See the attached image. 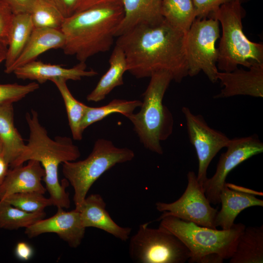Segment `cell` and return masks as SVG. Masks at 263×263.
Segmentation results:
<instances>
[{
    "label": "cell",
    "mask_w": 263,
    "mask_h": 263,
    "mask_svg": "<svg viewBox=\"0 0 263 263\" xmlns=\"http://www.w3.org/2000/svg\"><path fill=\"white\" fill-rule=\"evenodd\" d=\"M219 25L213 18H196L186 33L185 50L190 76L203 71L212 83L218 80L215 43L220 37Z\"/></svg>",
    "instance_id": "cell-9"
},
{
    "label": "cell",
    "mask_w": 263,
    "mask_h": 263,
    "mask_svg": "<svg viewBox=\"0 0 263 263\" xmlns=\"http://www.w3.org/2000/svg\"><path fill=\"white\" fill-rule=\"evenodd\" d=\"M134 156L132 150L99 138L87 158L62 164L63 175L74 190L75 208L78 209L92 186L103 173L117 164L132 161Z\"/></svg>",
    "instance_id": "cell-7"
},
{
    "label": "cell",
    "mask_w": 263,
    "mask_h": 263,
    "mask_svg": "<svg viewBox=\"0 0 263 263\" xmlns=\"http://www.w3.org/2000/svg\"><path fill=\"white\" fill-rule=\"evenodd\" d=\"M123 16L122 4H118L91 8L65 18L60 29L65 37L64 53L85 62L109 51Z\"/></svg>",
    "instance_id": "cell-3"
},
{
    "label": "cell",
    "mask_w": 263,
    "mask_h": 263,
    "mask_svg": "<svg viewBox=\"0 0 263 263\" xmlns=\"http://www.w3.org/2000/svg\"><path fill=\"white\" fill-rule=\"evenodd\" d=\"M150 223L140 225L131 238L129 252L131 258L139 263H184L190 252L176 236L159 226L149 227Z\"/></svg>",
    "instance_id": "cell-8"
},
{
    "label": "cell",
    "mask_w": 263,
    "mask_h": 263,
    "mask_svg": "<svg viewBox=\"0 0 263 263\" xmlns=\"http://www.w3.org/2000/svg\"><path fill=\"white\" fill-rule=\"evenodd\" d=\"M51 81L57 87L63 100L73 139L78 141L82 140L83 132L81 125L87 105L74 97L67 85V80L57 78Z\"/></svg>",
    "instance_id": "cell-26"
},
{
    "label": "cell",
    "mask_w": 263,
    "mask_h": 263,
    "mask_svg": "<svg viewBox=\"0 0 263 263\" xmlns=\"http://www.w3.org/2000/svg\"><path fill=\"white\" fill-rule=\"evenodd\" d=\"M13 15L9 8L0 0V42L7 45Z\"/></svg>",
    "instance_id": "cell-33"
},
{
    "label": "cell",
    "mask_w": 263,
    "mask_h": 263,
    "mask_svg": "<svg viewBox=\"0 0 263 263\" xmlns=\"http://www.w3.org/2000/svg\"><path fill=\"white\" fill-rule=\"evenodd\" d=\"M142 101L139 100H128L114 99L107 105L99 107L87 106L81 129L83 132L89 126L101 121L111 114L121 113L125 117L133 113L134 110L140 107Z\"/></svg>",
    "instance_id": "cell-27"
},
{
    "label": "cell",
    "mask_w": 263,
    "mask_h": 263,
    "mask_svg": "<svg viewBox=\"0 0 263 263\" xmlns=\"http://www.w3.org/2000/svg\"><path fill=\"white\" fill-rule=\"evenodd\" d=\"M9 164L3 154L0 155V188L1 186L8 170Z\"/></svg>",
    "instance_id": "cell-39"
},
{
    "label": "cell",
    "mask_w": 263,
    "mask_h": 263,
    "mask_svg": "<svg viewBox=\"0 0 263 263\" xmlns=\"http://www.w3.org/2000/svg\"><path fill=\"white\" fill-rule=\"evenodd\" d=\"M230 263H263V225L248 226L240 235Z\"/></svg>",
    "instance_id": "cell-23"
},
{
    "label": "cell",
    "mask_w": 263,
    "mask_h": 263,
    "mask_svg": "<svg viewBox=\"0 0 263 263\" xmlns=\"http://www.w3.org/2000/svg\"><path fill=\"white\" fill-rule=\"evenodd\" d=\"M143 94L140 110L127 117L144 147L162 155V141L172 134L174 119L172 113L163 103L165 94L173 80L169 72L161 70L153 73Z\"/></svg>",
    "instance_id": "cell-4"
},
{
    "label": "cell",
    "mask_w": 263,
    "mask_h": 263,
    "mask_svg": "<svg viewBox=\"0 0 263 263\" xmlns=\"http://www.w3.org/2000/svg\"><path fill=\"white\" fill-rule=\"evenodd\" d=\"M245 14L239 1L231 0L208 17L216 19L222 26L217 67L222 72H231L238 65L249 68L253 64L263 63V44L250 41L243 32Z\"/></svg>",
    "instance_id": "cell-5"
},
{
    "label": "cell",
    "mask_w": 263,
    "mask_h": 263,
    "mask_svg": "<svg viewBox=\"0 0 263 263\" xmlns=\"http://www.w3.org/2000/svg\"><path fill=\"white\" fill-rule=\"evenodd\" d=\"M186 34L164 19L157 24L131 28L117 37L115 45L124 53L127 71L136 78L150 77L165 70L180 82L188 75Z\"/></svg>",
    "instance_id": "cell-1"
},
{
    "label": "cell",
    "mask_w": 263,
    "mask_h": 263,
    "mask_svg": "<svg viewBox=\"0 0 263 263\" xmlns=\"http://www.w3.org/2000/svg\"><path fill=\"white\" fill-rule=\"evenodd\" d=\"M34 28L29 13L13 15L9 33L4 72L7 71L21 54Z\"/></svg>",
    "instance_id": "cell-24"
},
{
    "label": "cell",
    "mask_w": 263,
    "mask_h": 263,
    "mask_svg": "<svg viewBox=\"0 0 263 263\" xmlns=\"http://www.w3.org/2000/svg\"><path fill=\"white\" fill-rule=\"evenodd\" d=\"M25 119L29 130L28 143L10 168L22 165L30 160L39 162L45 171L43 181L53 206L69 208L71 201L66 188L69 183L65 178L60 183L58 169L60 164L78 159L81 155L80 150L70 137L57 136L51 138L40 124L36 110L32 109L30 113H26Z\"/></svg>",
    "instance_id": "cell-2"
},
{
    "label": "cell",
    "mask_w": 263,
    "mask_h": 263,
    "mask_svg": "<svg viewBox=\"0 0 263 263\" xmlns=\"http://www.w3.org/2000/svg\"><path fill=\"white\" fill-rule=\"evenodd\" d=\"M123 0H77L75 12L91 8L122 4Z\"/></svg>",
    "instance_id": "cell-36"
},
{
    "label": "cell",
    "mask_w": 263,
    "mask_h": 263,
    "mask_svg": "<svg viewBox=\"0 0 263 263\" xmlns=\"http://www.w3.org/2000/svg\"><path fill=\"white\" fill-rule=\"evenodd\" d=\"M29 14L34 28L60 30L65 19L56 7L45 0H36Z\"/></svg>",
    "instance_id": "cell-29"
},
{
    "label": "cell",
    "mask_w": 263,
    "mask_h": 263,
    "mask_svg": "<svg viewBox=\"0 0 263 263\" xmlns=\"http://www.w3.org/2000/svg\"><path fill=\"white\" fill-rule=\"evenodd\" d=\"M182 112L185 117L190 142L197 155V181L203 187L207 179L209 164L222 149L226 148L230 139L222 132L210 127L202 115L193 113L188 107H182Z\"/></svg>",
    "instance_id": "cell-11"
},
{
    "label": "cell",
    "mask_w": 263,
    "mask_h": 263,
    "mask_svg": "<svg viewBox=\"0 0 263 263\" xmlns=\"http://www.w3.org/2000/svg\"><path fill=\"white\" fill-rule=\"evenodd\" d=\"M159 226L167 230L178 239L190 252V261L204 255L215 253L224 259L234 253L238 240L245 225L234 224L229 229L218 230L198 225L171 215L160 216Z\"/></svg>",
    "instance_id": "cell-6"
},
{
    "label": "cell",
    "mask_w": 263,
    "mask_h": 263,
    "mask_svg": "<svg viewBox=\"0 0 263 263\" xmlns=\"http://www.w3.org/2000/svg\"><path fill=\"white\" fill-rule=\"evenodd\" d=\"M65 37L59 29L34 28L29 39L20 56L6 74L36 60L41 54L51 49H62Z\"/></svg>",
    "instance_id": "cell-19"
},
{
    "label": "cell",
    "mask_w": 263,
    "mask_h": 263,
    "mask_svg": "<svg viewBox=\"0 0 263 263\" xmlns=\"http://www.w3.org/2000/svg\"><path fill=\"white\" fill-rule=\"evenodd\" d=\"M248 70L237 68L228 72H218L217 80L223 89L214 98L236 95L263 97V63H255Z\"/></svg>",
    "instance_id": "cell-14"
},
{
    "label": "cell",
    "mask_w": 263,
    "mask_h": 263,
    "mask_svg": "<svg viewBox=\"0 0 263 263\" xmlns=\"http://www.w3.org/2000/svg\"><path fill=\"white\" fill-rule=\"evenodd\" d=\"M7 50V45L0 42V64L5 61Z\"/></svg>",
    "instance_id": "cell-40"
},
{
    "label": "cell",
    "mask_w": 263,
    "mask_h": 263,
    "mask_svg": "<svg viewBox=\"0 0 263 263\" xmlns=\"http://www.w3.org/2000/svg\"><path fill=\"white\" fill-rule=\"evenodd\" d=\"M161 13L166 21L185 33L196 18L192 0H162Z\"/></svg>",
    "instance_id": "cell-25"
},
{
    "label": "cell",
    "mask_w": 263,
    "mask_h": 263,
    "mask_svg": "<svg viewBox=\"0 0 263 263\" xmlns=\"http://www.w3.org/2000/svg\"><path fill=\"white\" fill-rule=\"evenodd\" d=\"M225 259L215 253H209L190 261L189 263H223Z\"/></svg>",
    "instance_id": "cell-38"
},
{
    "label": "cell",
    "mask_w": 263,
    "mask_h": 263,
    "mask_svg": "<svg viewBox=\"0 0 263 263\" xmlns=\"http://www.w3.org/2000/svg\"><path fill=\"white\" fill-rule=\"evenodd\" d=\"M13 73L19 79H29L38 84L57 78L79 81L84 77L98 75L93 69L87 70L84 62H79L72 68H66L61 65L45 63L36 60L16 69Z\"/></svg>",
    "instance_id": "cell-15"
},
{
    "label": "cell",
    "mask_w": 263,
    "mask_h": 263,
    "mask_svg": "<svg viewBox=\"0 0 263 263\" xmlns=\"http://www.w3.org/2000/svg\"><path fill=\"white\" fill-rule=\"evenodd\" d=\"M237 0L239 1L242 4L243 2H245L249 0Z\"/></svg>",
    "instance_id": "cell-42"
},
{
    "label": "cell",
    "mask_w": 263,
    "mask_h": 263,
    "mask_svg": "<svg viewBox=\"0 0 263 263\" xmlns=\"http://www.w3.org/2000/svg\"><path fill=\"white\" fill-rule=\"evenodd\" d=\"M4 3L14 15L30 13L36 0H0Z\"/></svg>",
    "instance_id": "cell-34"
},
{
    "label": "cell",
    "mask_w": 263,
    "mask_h": 263,
    "mask_svg": "<svg viewBox=\"0 0 263 263\" xmlns=\"http://www.w3.org/2000/svg\"><path fill=\"white\" fill-rule=\"evenodd\" d=\"M106 204L99 194L86 196L79 211L82 226L95 227L102 230L114 237L126 241L130 238L132 229L118 225L111 218L106 209Z\"/></svg>",
    "instance_id": "cell-16"
},
{
    "label": "cell",
    "mask_w": 263,
    "mask_h": 263,
    "mask_svg": "<svg viewBox=\"0 0 263 263\" xmlns=\"http://www.w3.org/2000/svg\"><path fill=\"white\" fill-rule=\"evenodd\" d=\"M221 208L218 211L214 221L216 227L229 229L234 224L237 216L244 209L255 206L263 207V201L254 195L237 191L225 185L220 194Z\"/></svg>",
    "instance_id": "cell-20"
},
{
    "label": "cell",
    "mask_w": 263,
    "mask_h": 263,
    "mask_svg": "<svg viewBox=\"0 0 263 263\" xmlns=\"http://www.w3.org/2000/svg\"><path fill=\"white\" fill-rule=\"evenodd\" d=\"M12 206L30 213L44 211L48 207L53 206L49 197L37 192H23L14 193L1 199Z\"/></svg>",
    "instance_id": "cell-30"
},
{
    "label": "cell",
    "mask_w": 263,
    "mask_h": 263,
    "mask_svg": "<svg viewBox=\"0 0 263 263\" xmlns=\"http://www.w3.org/2000/svg\"><path fill=\"white\" fill-rule=\"evenodd\" d=\"M39 88V84L35 81L25 85L0 84V104L19 101Z\"/></svg>",
    "instance_id": "cell-31"
},
{
    "label": "cell",
    "mask_w": 263,
    "mask_h": 263,
    "mask_svg": "<svg viewBox=\"0 0 263 263\" xmlns=\"http://www.w3.org/2000/svg\"><path fill=\"white\" fill-rule=\"evenodd\" d=\"M109 63V69L102 76L94 90L87 95L88 101H101L114 88L123 85V75L127 71V62L123 51L116 45L110 56Z\"/></svg>",
    "instance_id": "cell-21"
},
{
    "label": "cell",
    "mask_w": 263,
    "mask_h": 263,
    "mask_svg": "<svg viewBox=\"0 0 263 263\" xmlns=\"http://www.w3.org/2000/svg\"><path fill=\"white\" fill-rule=\"evenodd\" d=\"M231 0H192L196 18L208 17L222 4Z\"/></svg>",
    "instance_id": "cell-32"
},
{
    "label": "cell",
    "mask_w": 263,
    "mask_h": 263,
    "mask_svg": "<svg viewBox=\"0 0 263 263\" xmlns=\"http://www.w3.org/2000/svg\"><path fill=\"white\" fill-rule=\"evenodd\" d=\"M218 162L215 173L204 183L203 188L210 204L220 203V194L228 173L250 157L263 152V143L255 135L230 139Z\"/></svg>",
    "instance_id": "cell-12"
},
{
    "label": "cell",
    "mask_w": 263,
    "mask_h": 263,
    "mask_svg": "<svg viewBox=\"0 0 263 263\" xmlns=\"http://www.w3.org/2000/svg\"><path fill=\"white\" fill-rule=\"evenodd\" d=\"M187 179V188L178 200L169 203L155 204L157 210L163 212L160 216L171 215L199 225L216 228L214 221L218 209L211 206L193 171H188Z\"/></svg>",
    "instance_id": "cell-10"
},
{
    "label": "cell",
    "mask_w": 263,
    "mask_h": 263,
    "mask_svg": "<svg viewBox=\"0 0 263 263\" xmlns=\"http://www.w3.org/2000/svg\"><path fill=\"white\" fill-rule=\"evenodd\" d=\"M162 0H123L124 16L116 29L115 37L138 25H155L163 21Z\"/></svg>",
    "instance_id": "cell-18"
},
{
    "label": "cell",
    "mask_w": 263,
    "mask_h": 263,
    "mask_svg": "<svg viewBox=\"0 0 263 263\" xmlns=\"http://www.w3.org/2000/svg\"><path fill=\"white\" fill-rule=\"evenodd\" d=\"M45 216V211L27 212L0 200V228L10 230L26 228Z\"/></svg>",
    "instance_id": "cell-28"
},
{
    "label": "cell",
    "mask_w": 263,
    "mask_h": 263,
    "mask_svg": "<svg viewBox=\"0 0 263 263\" xmlns=\"http://www.w3.org/2000/svg\"><path fill=\"white\" fill-rule=\"evenodd\" d=\"M33 249L27 243L19 242L17 243L15 249V254L18 259L22 261H28L33 255Z\"/></svg>",
    "instance_id": "cell-37"
},
{
    "label": "cell",
    "mask_w": 263,
    "mask_h": 263,
    "mask_svg": "<svg viewBox=\"0 0 263 263\" xmlns=\"http://www.w3.org/2000/svg\"><path fill=\"white\" fill-rule=\"evenodd\" d=\"M3 145L1 140L0 138V155L3 154Z\"/></svg>",
    "instance_id": "cell-41"
},
{
    "label": "cell",
    "mask_w": 263,
    "mask_h": 263,
    "mask_svg": "<svg viewBox=\"0 0 263 263\" xmlns=\"http://www.w3.org/2000/svg\"><path fill=\"white\" fill-rule=\"evenodd\" d=\"M56 7L65 18H68L76 11L77 0H45Z\"/></svg>",
    "instance_id": "cell-35"
},
{
    "label": "cell",
    "mask_w": 263,
    "mask_h": 263,
    "mask_svg": "<svg viewBox=\"0 0 263 263\" xmlns=\"http://www.w3.org/2000/svg\"><path fill=\"white\" fill-rule=\"evenodd\" d=\"M57 208L53 216L43 218L26 228L25 234L32 238L44 233H55L69 246L77 248L81 244L86 230L82 225L79 211L75 208L71 211Z\"/></svg>",
    "instance_id": "cell-13"
},
{
    "label": "cell",
    "mask_w": 263,
    "mask_h": 263,
    "mask_svg": "<svg viewBox=\"0 0 263 263\" xmlns=\"http://www.w3.org/2000/svg\"><path fill=\"white\" fill-rule=\"evenodd\" d=\"M26 165L9 169L0 188V200L10 195L23 192H37L44 194L46 190L42 181L45 171L37 160H28Z\"/></svg>",
    "instance_id": "cell-17"
},
{
    "label": "cell",
    "mask_w": 263,
    "mask_h": 263,
    "mask_svg": "<svg viewBox=\"0 0 263 263\" xmlns=\"http://www.w3.org/2000/svg\"><path fill=\"white\" fill-rule=\"evenodd\" d=\"M13 103L0 104V138L3 155L10 167L24 150L26 144L14 123Z\"/></svg>",
    "instance_id": "cell-22"
}]
</instances>
